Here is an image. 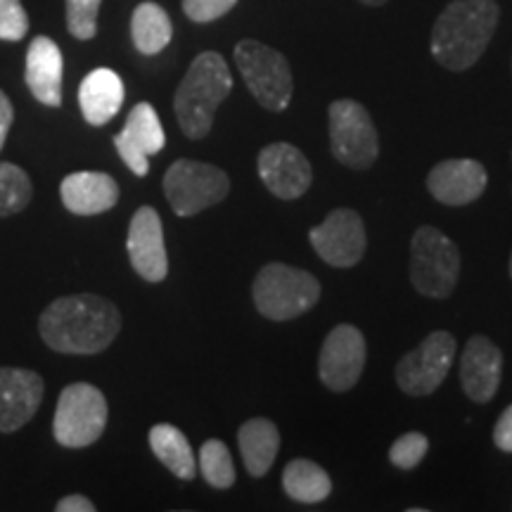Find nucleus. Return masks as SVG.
<instances>
[{
  "mask_svg": "<svg viewBox=\"0 0 512 512\" xmlns=\"http://www.w3.org/2000/svg\"><path fill=\"white\" fill-rule=\"evenodd\" d=\"M38 332L57 354H100L121 332V313L100 294H69L43 309Z\"/></svg>",
  "mask_w": 512,
  "mask_h": 512,
  "instance_id": "obj_1",
  "label": "nucleus"
},
{
  "mask_svg": "<svg viewBox=\"0 0 512 512\" xmlns=\"http://www.w3.org/2000/svg\"><path fill=\"white\" fill-rule=\"evenodd\" d=\"M496 0H453L432 29V55L448 72H465L479 62L498 29Z\"/></svg>",
  "mask_w": 512,
  "mask_h": 512,
  "instance_id": "obj_2",
  "label": "nucleus"
},
{
  "mask_svg": "<svg viewBox=\"0 0 512 512\" xmlns=\"http://www.w3.org/2000/svg\"><path fill=\"white\" fill-rule=\"evenodd\" d=\"M233 91V76L223 55L207 50L195 57L176 88L174 110L183 136L202 140L214 126L216 110Z\"/></svg>",
  "mask_w": 512,
  "mask_h": 512,
  "instance_id": "obj_3",
  "label": "nucleus"
},
{
  "mask_svg": "<svg viewBox=\"0 0 512 512\" xmlns=\"http://www.w3.org/2000/svg\"><path fill=\"white\" fill-rule=\"evenodd\" d=\"M320 292L316 275L280 261L261 268L252 285L256 311L271 320L299 318L318 304Z\"/></svg>",
  "mask_w": 512,
  "mask_h": 512,
  "instance_id": "obj_4",
  "label": "nucleus"
},
{
  "mask_svg": "<svg viewBox=\"0 0 512 512\" xmlns=\"http://www.w3.org/2000/svg\"><path fill=\"white\" fill-rule=\"evenodd\" d=\"M235 64L254 100L268 112H283L290 105L294 83L290 62L283 53L261 41H240L235 46Z\"/></svg>",
  "mask_w": 512,
  "mask_h": 512,
  "instance_id": "obj_5",
  "label": "nucleus"
},
{
  "mask_svg": "<svg viewBox=\"0 0 512 512\" xmlns=\"http://www.w3.org/2000/svg\"><path fill=\"white\" fill-rule=\"evenodd\" d=\"M105 394L88 382H74L62 389L53 418V437L64 448L93 446L107 427Z\"/></svg>",
  "mask_w": 512,
  "mask_h": 512,
  "instance_id": "obj_6",
  "label": "nucleus"
},
{
  "mask_svg": "<svg viewBox=\"0 0 512 512\" xmlns=\"http://www.w3.org/2000/svg\"><path fill=\"white\" fill-rule=\"evenodd\" d=\"M460 278V252L439 228L422 226L411 240V283L422 297L446 299Z\"/></svg>",
  "mask_w": 512,
  "mask_h": 512,
  "instance_id": "obj_7",
  "label": "nucleus"
},
{
  "mask_svg": "<svg viewBox=\"0 0 512 512\" xmlns=\"http://www.w3.org/2000/svg\"><path fill=\"white\" fill-rule=\"evenodd\" d=\"M230 192V178L223 169L195 159H178L164 174V195L176 216L200 214L223 202Z\"/></svg>",
  "mask_w": 512,
  "mask_h": 512,
  "instance_id": "obj_8",
  "label": "nucleus"
},
{
  "mask_svg": "<svg viewBox=\"0 0 512 512\" xmlns=\"http://www.w3.org/2000/svg\"><path fill=\"white\" fill-rule=\"evenodd\" d=\"M330 150L339 164L349 169L366 171L380 155V138L373 117L361 102L335 100L328 110Z\"/></svg>",
  "mask_w": 512,
  "mask_h": 512,
  "instance_id": "obj_9",
  "label": "nucleus"
},
{
  "mask_svg": "<svg viewBox=\"0 0 512 512\" xmlns=\"http://www.w3.org/2000/svg\"><path fill=\"white\" fill-rule=\"evenodd\" d=\"M458 344L456 337L446 330H434L396 363V384L408 396H430L446 380L453 366Z\"/></svg>",
  "mask_w": 512,
  "mask_h": 512,
  "instance_id": "obj_10",
  "label": "nucleus"
},
{
  "mask_svg": "<svg viewBox=\"0 0 512 512\" xmlns=\"http://www.w3.org/2000/svg\"><path fill=\"white\" fill-rule=\"evenodd\" d=\"M366 368V337L356 325L342 323L325 337L318 356L320 382L332 392H349Z\"/></svg>",
  "mask_w": 512,
  "mask_h": 512,
  "instance_id": "obj_11",
  "label": "nucleus"
},
{
  "mask_svg": "<svg viewBox=\"0 0 512 512\" xmlns=\"http://www.w3.org/2000/svg\"><path fill=\"white\" fill-rule=\"evenodd\" d=\"M309 242L320 259L335 268L356 266L368 247L361 214L347 207L330 211L320 226L311 228Z\"/></svg>",
  "mask_w": 512,
  "mask_h": 512,
  "instance_id": "obj_12",
  "label": "nucleus"
},
{
  "mask_svg": "<svg viewBox=\"0 0 512 512\" xmlns=\"http://www.w3.org/2000/svg\"><path fill=\"white\" fill-rule=\"evenodd\" d=\"M256 166H259V176L268 192L278 197V200H299L311 188V162L292 143L266 145L259 152Z\"/></svg>",
  "mask_w": 512,
  "mask_h": 512,
  "instance_id": "obj_13",
  "label": "nucleus"
},
{
  "mask_svg": "<svg viewBox=\"0 0 512 512\" xmlns=\"http://www.w3.org/2000/svg\"><path fill=\"white\" fill-rule=\"evenodd\" d=\"M114 147H117L119 157L138 178L150 174V159L152 155L164 150L166 136L159 114L150 102H138L124 124V131L114 136Z\"/></svg>",
  "mask_w": 512,
  "mask_h": 512,
  "instance_id": "obj_14",
  "label": "nucleus"
},
{
  "mask_svg": "<svg viewBox=\"0 0 512 512\" xmlns=\"http://www.w3.org/2000/svg\"><path fill=\"white\" fill-rule=\"evenodd\" d=\"M128 259L133 271L147 283H162L169 275V256L164 245V228L155 207H140L128 223Z\"/></svg>",
  "mask_w": 512,
  "mask_h": 512,
  "instance_id": "obj_15",
  "label": "nucleus"
},
{
  "mask_svg": "<svg viewBox=\"0 0 512 512\" xmlns=\"http://www.w3.org/2000/svg\"><path fill=\"white\" fill-rule=\"evenodd\" d=\"M43 377L27 368H0V432L12 434L34 418L43 401Z\"/></svg>",
  "mask_w": 512,
  "mask_h": 512,
  "instance_id": "obj_16",
  "label": "nucleus"
},
{
  "mask_svg": "<svg viewBox=\"0 0 512 512\" xmlns=\"http://www.w3.org/2000/svg\"><path fill=\"white\" fill-rule=\"evenodd\" d=\"M503 377V354L489 337L475 335L467 339L460 356V384L467 399L489 403L494 399Z\"/></svg>",
  "mask_w": 512,
  "mask_h": 512,
  "instance_id": "obj_17",
  "label": "nucleus"
},
{
  "mask_svg": "<svg viewBox=\"0 0 512 512\" xmlns=\"http://www.w3.org/2000/svg\"><path fill=\"white\" fill-rule=\"evenodd\" d=\"M486 169L477 159H446L439 162L427 176V190L446 207H465L484 195Z\"/></svg>",
  "mask_w": 512,
  "mask_h": 512,
  "instance_id": "obj_18",
  "label": "nucleus"
},
{
  "mask_svg": "<svg viewBox=\"0 0 512 512\" xmlns=\"http://www.w3.org/2000/svg\"><path fill=\"white\" fill-rule=\"evenodd\" d=\"M62 50L53 38L36 36L29 43L24 81L31 95L46 107L62 105Z\"/></svg>",
  "mask_w": 512,
  "mask_h": 512,
  "instance_id": "obj_19",
  "label": "nucleus"
},
{
  "mask_svg": "<svg viewBox=\"0 0 512 512\" xmlns=\"http://www.w3.org/2000/svg\"><path fill=\"white\" fill-rule=\"evenodd\" d=\"M64 209L76 216H98L117 207L119 185L102 171H76L60 183Z\"/></svg>",
  "mask_w": 512,
  "mask_h": 512,
  "instance_id": "obj_20",
  "label": "nucleus"
},
{
  "mask_svg": "<svg viewBox=\"0 0 512 512\" xmlns=\"http://www.w3.org/2000/svg\"><path fill=\"white\" fill-rule=\"evenodd\" d=\"M126 91L121 76L114 69H93L79 86V107L91 126H105L117 117L124 105Z\"/></svg>",
  "mask_w": 512,
  "mask_h": 512,
  "instance_id": "obj_21",
  "label": "nucleus"
},
{
  "mask_svg": "<svg viewBox=\"0 0 512 512\" xmlns=\"http://www.w3.org/2000/svg\"><path fill=\"white\" fill-rule=\"evenodd\" d=\"M238 446L242 463L252 477H264L280 451V432L271 420L252 418L240 427Z\"/></svg>",
  "mask_w": 512,
  "mask_h": 512,
  "instance_id": "obj_22",
  "label": "nucleus"
},
{
  "mask_svg": "<svg viewBox=\"0 0 512 512\" xmlns=\"http://www.w3.org/2000/svg\"><path fill=\"white\" fill-rule=\"evenodd\" d=\"M150 448L152 453L159 458L166 470L174 472L178 479L183 482H192L197 475L195 456H192L190 441L185 434L174 425H166V422H159L150 430Z\"/></svg>",
  "mask_w": 512,
  "mask_h": 512,
  "instance_id": "obj_23",
  "label": "nucleus"
},
{
  "mask_svg": "<svg viewBox=\"0 0 512 512\" xmlns=\"http://www.w3.org/2000/svg\"><path fill=\"white\" fill-rule=\"evenodd\" d=\"M133 46L143 55H157L174 38V24L157 3H140L131 15Z\"/></svg>",
  "mask_w": 512,
  "mask_h": 512,
  "instance_id": "obj_24",
  "label": "nucleus"
},
{
  "mask_svg": "<svg viewBox=\"0 0 512 512\" xmlns=\"http://www.w3.org/2000/svg\"><path fill=\"white\" fill-rule=\"evenodd\" d=\"M285 494L297 503H320L332 494V482L323 467L313 460H290L283 470Z\"/></svg>",
  "mask_w": 512,
  "mask_h": 512,
  "instance_id": "obj_25",
  "label": "nucleus"
},
{
  "mask_svg": "<svg viewBox=\"0 0 512 512\" xmlns=\"http://www.w3.org/2000/svg\"><path fill=\"white\" fill-rule=\"evenodd\" d=\"M34 197V185L27 171L17 164L0 162V219H8L29 207Z\"/></svg>",
  "mask_w": 512,
  "mask_h": 512,
  "instance_id": "obj_26",
  "label": "nucleus"
},
{
  "mask_svg": "<svg viewBox=\"0 0 512 512\" xmlns=\"http://www.w3.org/2000/svg\"><path fill=\"white\" fill-rule=\"evenodd\" d=\"M200 472L214 489H230L235 484V467L228 446L221 439L204 441L200 448Z\"/></svg>",
  "mask_w": 512,
  "mask_h": 512,
  "instance_id": "obj_27",
  "label": "nucleus"
},
{
  "mask_svg": "<svg viewBox=\"0 0 512 512\" xmlns=\"http://www.w3.org/2000/svg\"><path fill=\"white\" fill-rule=\"evenodd\" d=\"M102 0H67V29L79 41H91L98 34V12Z\"/></svg>",
  "mask_w": 512,
  "mask_h": 512,
  "instance_id": "obj_28",
  "label": "nucleus"
},
{
  "mask_svg": "<svg viewBox=\"0 0 512 512\" xmlns=\"http://www.w3.org/2000/svg\"><path fill=\"white\" fill-rule=\"evenodd\" d=\"M430 451V439L420 432H408L399 437L389 448V460L399 470H413L422 463V458Z\"/></svg>",
  "mask_w": 512,
  "mask_h": 512,
  "instance_id": "obj_29",
  "label": "nucleus"
},
{
  "mask_svg": "<svg viewBox=\"0 0 512 512\" xmlns=\"http://www.w3.org/2000/svg\"><path fill=\"white\" fill-rule=\"evenodd\" d=\"M29 34V15L22 0H0V41L19 43Z\"/></svg>",
  "mask_w": 512,
  "mask_h": 512,
  "instance_id": "obj_30",
  "label": "nucleus"
},
{
  "mask_svg": "<svg viewBox=\"0 0 512 512\" xmlns=\"http://www.w3.org/2000/svg\"><path fill=\"white\" fill-rule=\"evenodd\" d=\"M238 5V0H183V12L190 22L209 24L221 19Z\"/></svg>",
  "mask_w": 512,
  "mask_h": 512,
  "instance_id": "obj_31",
  "label": "nucleus"
},
{
  "mask_svg": "<svg viewBox=\"0 0 512 512\" xmlns=\"http://www.w3.org/2000/svg\"><path fill=\"white\" fill-rule=\"evenodd\" d=\"M494 444L505 453H512V403L505 408L494 427Z\"/></svg>",
  "mask_w": 512,
  "mask_h": 512,
  "instance_id": "obj_32",
  "label": "nucleus"
},
{
  "mask_svg": "<svg viewBox=\"0 0 512 512\" xmlns=\"http://www.w3.org/2000/svg\"><path fill=\"white\" fill-rule=\"evenodd\" d=\"M12 121H15V107H12L8 95L0 91V152H3L5 140H8Z\"/></svg>",
  "mask_w": 512,
  "mask_h": 512,
  "instance_id": "obj_33",
  "label": "nucleus"
},
{
  "mask_svg": "<svg viewBox=\"0 0 512 512\" xmlns=\"http://www.w3.org/2000/svg\"><path fill=\"white\" fill-rule=\"evenodd\" d=\"M55 510L57 512H95V503L91 498L74 494V496H64L62 501H57Z\"/></svg>",
  "mask_w": 512,
  "mask_h": 512,
  "instance_id": "obj_34",
  "label": "nucleus"
},
{
  "mask_svg": "<svg viewBox=\"0 0 512 512\" xmlns=\"http://www.w3.org/2000/svg\"><path fill=\"white\" fill-rule=\"evenodd\" d=\"M363 5H370V8H380V5L387 3V0H361Z\"/></svg>",
  "mask_w": 512,
  "mask_h": 512,
  "instance_id": "obj_35",
  "label": "nucleus"
},
{
  "mask_svg": "<svg viewBox=\"0 0 512 512\" xmlns=\"http://www.w3.org/2000/svg\"><path fill=\"white\" fill-rule=\"evenodd\" d=\"M510 278H512V254H510Z\"/></svg>",
  "mask_w": 512,
  "mask_h": 512,
  "instance_id": "obj_36",
  "label": "nucleus"
}]
</instances>
